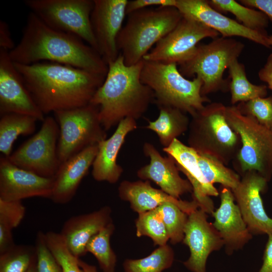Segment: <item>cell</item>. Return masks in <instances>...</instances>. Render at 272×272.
I'll return each mask as SVG.
<instances>
[{"label": "cell", "mask_w": 272, "mask_h": 272, "mask_svg": "<svg viewBox=\"0 0 272 272\" xmlns=\"http://www.w3.org/2000/svg\"><path fill=\"white\" fill-rule=\"evenodd\" d=\"M120 199L129 202L131 209L138 214L154 210L166 202L177 206L183 212L189 214L199 209L197 203L174 198L161 189L151 186L148 180L122 181L118 188Z\"/></svg>", "instance_id": "obj_24"}, {"label": "cell", "mask_w": 272, "mask_h": 272, "mask_svg": "<svg viewBox=\"0 0 272 272\" xmlns=\"http://www.w3.org/2000/svg\"><path fill=\"white\" fill-rule=\"evenodd\" d=\"M128 0H94L90 21L98 53L108 64L119 54L117 38L122 28Z\"/></svg>", "instance_id": "obj_14"}, {"label": "cell", "mask_w": 272, "mask_h": 272, "mask_svg": "<svg viewBox=\"0 0 272 272\" xmlns=\"http://www.w3.org/2000/svg\"><path fill=\"white\" fill-rule=\"evenodd\" d=\"M174 260V251L167 244L159 246L145 257L126 259L123 267L124 272H163L171 267Z\"/></svg>", "instance_id": "obj_30"}, {"label": "cell", "mask_w": 272, "mask_h": 272, "mask_svg": "<svg viewBox=\"0 0 272 272\" xmlns=\"http://www.w3.org/2000/svg\"><path fill=\"white\" fill-rule=\"evenodd\" d=\"M14 63L31 97L44 114L89 104L106 77L53 62Z\"/></svg>", "instance_id": "obj_1"}, {"label": "cell", "mask_w": 272, "mask_h": 272, "mask_svg": "<svg viewBox=\"0 0 272 272\" xmlns=\"http://www.w3.org/2000/svg\"><path fill=\"white\" fill-rule=\"evenodd\" d=\"M226 117L241 141L234 159L235 168L241 175L255 171L269 182L272 178V131L252 116L242 114L235 105L226 106Z\"/></svg>", "instance_id": "obj_8"}, {"label": "cell", "mask_w": 272, "mask_h": 272, "mask_svg": "<svg viewBox=\"0 0 272 272\" xmlns=\"http://www.w3.org/2000/svg\"><path fill=\"white\" fill-rule=\"evenodd\" d=\"M117 38V46L127 65L137 64L153 45L170 32L183 16L175 7L147 8L127 15Z\"/></svg>", "instance_id": "obj_4"}, {"label": "cell", "mask_w": 272, "mask_h": 272, "mask_svg": "<svg viewBox=\"0 0 272 272\" xmlns=\"http://www.w3.org/2000/svg\"><path fill=\"white\" fill-rule=\"evenodd\" d=\"M36 258L35 246L16 245L1 254L0 272H27Z\"/></svg>", "instance_id": "obj_34"}, {"label": "cell", "mask_w": 272, "mask_h": 272, "mask_svg": "<svg viewBox=\"0 0 272 272\" xmlns=\"http://www.w3.org/2000/svg\"><path fill=\"white\" fill-rule=\"evenodd\" d=\"M244 44L232 38L217 37L206 44L197 45L192 56L179 65V71L185 77H198L202 82L203 96L219 91L229 89V79L223 78L224 72L238 59Z\"/></svg>", "instance_id": "obj_7"}, {"label": "cell", "mask_w": 272, "mask_h": 272, "mask_svg": "<svg viewBox=\"0 0 272 272\" xmlns=\"http://www.w3.org/2000/svg\"><path fill=\"white\" fill-rule=\"evenodd\" d=\"M45 238L62 272H84L80 266L79 258L70 251L60 233L48 231L45 233Z\"/></svg>", "instance_id": "obj_35"}, {"label": "cell", "mask_w": 272, "mask_h": 272, "mask_svg": "<svg viewBox=\"0 0 272 272\" xmlns=\"http://www.w3.org/2000/svg\"><path fill=\"white\" fill-rule=\"evenodd\" d=\"M228 69L230 79L229 90L232 104L266 96L267 86L257 85L251 83L247 77L244 65L239 62L238 59L232 61Z\"/></svg>", "instance_id": "obj_28"}, {"label": "cell", "mask_w": 272, "mask_h": 272, "mask_svg": "<svg viewBox=\"0 0 272 272\" xmlns=\"http://www.w3.org/2000/svg\"><path fill=\"white\" fill-rule=\"evenodd\" d=\"M159 109L158 118L154 121H149L146 128L155 132L160 144L166 148L188 130L190 120L186 113L178 109L167 106L159 107Z\"/></svg>", "instance_id": "obj_26"}, {"label": "cell", "mask_w": 272, "mask_h": 272, "mask_svg": "<svg viewBox=\"0 0 272 272\" xmlns=\"http://www.w3.org/2000/svg\"><path fill=\"white\" fill-rule=\"evenodd\" d=\"M54 177L39 176L11 163L7 157H0V198L21 200L40 197L50 199Z\"/></svg>", "instance_id": "obj_18"}, {"label": "cell", "mask_w": 272, "mask_h": 272, "mask_svg": "<svg viewBox=\"0 0 272 272\" xmlns=\"http://www.w3.org/2000/svg\"><path fill=\"white\" fill-rule=\"evenodd\" d=\"M163 151L175 161L179 170L187 177L192 187V199L198 205L199 209L207 214L215 210L211 196H217L219 192L216 187L205 178L198 162V154L178 139Z\"/></svg>", "instance_id": "obj_19"}, {"label": "cell", "mask_w": 272, "mask_h": 272, "mask_svg": "<svg viewBox=\"0 0 272 272\" xmlns=\"http://www.w3.org/2000/svg\"><path fill=\"white\" fill-rule=\"evenodd\" d=\"M159 209L170 242L175 244L182 242L188 214L171 202L164 203Z\"/></svg>", "instance_id": "obj_36"}, {"label": "cell", "mask_w": 272, "mask_h": 272, "mask_svg": "<svg viewBox=\"0 0 272 272\" xmlns=\"http://www.w3.org/2000/svg\"><path fill=\"white\" fill-rule=\"evenodd\" d=\"M136 235L148 236L159 246L167 244L169 236L159 207L139 214L135 221Z\"/></svg>", "instance_id": "obj_33"}, {"label": "cell", "mask_w": 272, "mask_h": 272, "mask_svg": "<svg viewBox=\"0 0 272 272\" xmlns=\"http://www.w3.org/2000/svg\"><path fill=\"white\" fill-rule=\"evenodd\" d=\"M24 3L49 27L79 37L98 52L90 21L94 0H26Z\"/></svg>", "instance_id": "obj_10"}, {"label": "cell", "mask_w": 272, "mask_h": 272, "mask_svg": "<svg viewBox=\"0 0 272 272\" xmlns=\"http://www.w3.org/2000/svg\"><path fill=\"white\" fill-rule=\"evenodd\" d=\"M98 152V145L90 146L62 163L54 177L50 199L65 204L75 196Z\"/></svg>", "instance_id": "obj_23"}, {"label": "cell", "mask_w": 272, "mask_h": 272, "mask_svg": "<svg viewBox=\"0 0 272 272\" xmlns=\"http://www.w3.org/2000/svg\"><path fill=\"white\" fill-rule=\"evenodd\" d=\"M27 272H37L36 265L33 262Z\"/></svg>", "instance_id": "obj_47"}, {"label": "cell", "mask_w": 272, "mask_h": 272, "mask_svg": "<svg viewBox=\"0 0 272 272\" xmlns=\"http://www.w3.org/2000/svg\"><path fill=\"white\" fill-rule=\"evenodd\" d=\"M114 230L113 222L109 223L93 236L86 245V252L95 257L103 272H115L116 255L110 243Z\"/></svg>", "instance_id": "obj_31"}, {"label": "cell", "mask_w": 272, "mask_h": 272, "mask_svg": "<svg viewBox=\"0 0 272 272\" xmlns=\"http://www.w3.org/2000/svg\"><path fill=\"white\" fill-rule=\"evenodd\" d=\"M38 120L34 117L18 113H8L1 116L0 152L8 157L13 145L20 135L32 134Z\"/></svg>", "instance_id": "obj_27"}, {"label": "cell", "mask_w": 272, "mask_h": 272, "mask_svg": "<svg viewBox=\"0 0 272 272\" xmlns=\"http://www.w3.org/2000/svg\"><path fill=\"white\" fill-rule=\"evenodd\" d=\"M271 44H272V36H271Z\"/></svg>", "instance_id": "obj_48"}, {"label": "cell", "mask_w": 272, "mask_h": 272, "mask_svg": "<svg viewBox=\"0 0 272 272\" xmlns=\"http://www.w3.org/2000/svg\"><path fill=\"white\" fill-rule=\"evenodd\" d=\"M135 119L127 117L117 125L112 135L98 144V152L92 165V174L97 181L116 183L123 168L117 163V157L127 134L137 128Z\"/></svg>", "instance_id": "obj_22"}, {"label": "cell", "mask_w": 272, "mask_h": 272, "mask_svg": "<svg viewBox=\"0 0 272 272\" xmlns=\"http://www.w3.org/2000/svg\"><path fill=\"white\" fill-rule=\"evenodd\" d=\"M219 35L206 25L183 16L177 25L159 41L143 59L179 65L192 56L200 41L208 37L215 39Z\"/></svg>", "instance_id": "obj_12"}, {"label": "cell", "mask_w": 272, "mask_h": 272, "mask_svg": "<svg viewBox=\"0 0 272 272\" xmlns=\"http://www.w3.org/2000/svg\"><path fill=\"white\" fill-rule=\"evenodd\" d=\"M143 60L127 66L119 53L108 64V72L102 85L90 104L99 109L101 124L106 131L123 119L141 117L154 101L152 90L141 80Z\"/></svg>", "instance_id": "obj_3"}, {"label": "cell", "mask_w": 272, "mask_h": 272, "mask_svg": "<svg viewBox=\"0 0 272 272\" xmlns=\"http://www.w3.org/2000/svg\"><path fill=\"white\" fill-rule=\"evenodd\" d=\"M176 0H133L128 1L126 5V14L149 8L151 6L175 7Z\"/></svg>", "instance_id": "obj_40"}, {"label": "cell", "mask_w": 272, "mask_h": 272, "mask_svg": "<svg viewBox=\"0 0 272 272\" xmlns=\"http://www.w3.org/2000/svg\"><path fill=\"white\" fill-rule=\"evenodd\" d=\"M236 106L242 114L252 116L272 131V96L239 103Z\"/></svg>", "instance_id": "obj_37"}, {"label": "cell", "mask_w": 272, "mask_h": 272, "mask_svg": "<svg viewBox=\"0 0 272 272\" xmlns=\"http://www.w3.org/2000/svg\"><path fill=\"white\" fill-rule=\"evenodd\" d=\"M143 149L145 155L149 158L150 163L138 170L139 178L152 181L160 189L176 198L180 199L181 195L192 192L191 184L180 176L171 157H163L155 146L148 142L144 143Z\"/></svg>", "instance_id": "obj_21"}, {"label": "cell", "mask_w": 272, "mask_h": 272, "mask_svg": "<svg viewBox=\"0 0 272 272\" xmlns=\"http://www.w3.org/2000/svg\"><path fill=\"white\" fill-rule=\"evenodd\" d=\"M111 209L104 206L89 213L72 217L63 224L60 234L72 253L79 258L87 252L86 247L91 238L112 222Z\"/></svg>", "instance_id": "obj_25"}, {"label": "cell", "mask_w": 272, "mask_h": 272, "mask_svg": "<svg viewBox=\"0 0 272 272\" xmlns=\"http://www.w3.org/2000/svg\"><path fill=\"white\" fill-rule=\"evenodd\" d=\"M226 110L222 103L213 102L197 112L190 121L187 144L199 154L227 165L235 158L241 144L227 121Z\"/></svg>", "instance_id": "obj_6"}, {"label": "cell", "mask_w": 272, "mask_h": 272, "mask_svg": "<svg viewBox=\"0 0 272 272\" xmlns=\"http://www.w3.org/2000/svg\"><path fill=\"white\" fill-rule=\"evenodd\" d=\"M240 3L250 8H255L272 20V0H240Z\"/></svg>", "instance_id": "obj_42"}, {"label": "cell", "mask_w": 272, "mask_h": 272, "mask_svg": "<svg viewBox=\"0 0 272 272\" xmlns=\"http://www.w3.org/2000/svg\"><path fill=\"white\" fill-rule=\"evenodd\" d=\"M213 225L220 234L227 254L242 249L252 238L235 202L231 189L223 187L220 193V204L211 214Z\"/></svg>", "instance_id": "obj_20"}, {"label": "cell", "mask_w": 272, "mask_h": 272, "mask_svg": "<svg viewBox=\"0 0 272 272\" xmlns=\"http://www.w3.org/2000/svg\"><path fill=\"white\" fill-rule=\"evenodd\" d=\"M198 162L205 178L210 184L219 183L231 190L238 185L239 175L217 159L198 154Z\"/></svg>", "instance_id": "obj_32"}, {"label": "cell", "mask_w": 272, "mask_h": 272, "mask_svg": "<svg viewBox=\"0 0 272 272\" xmlns=\"http://www.w3.org/2000/svg\"><path fill=\"white\" fill-rule=\"evenodd\" d=\"M232 190L235 202L252 235H272V218L267 214L261 193L265 191L268 181L255 171H248Z\"/></svg>", "instance_id": "obj_13"}, {"label": "cell", "mask_w": 272, "mask_h": 272, "mask_svg": "<svg viewBox=\"0 0 272 272\" xmlns=\"http://www.w3.org/2000/svg\"><path fill=\"white\" fill-rule=\"evenodd\" d=\"M42 122L38 132L7 158L22 169L51 178L55 176L60 165L57 154L59 128L51 116L45 117Z\"/></svg>", "instance_id": "obj_11"}, {"label": "cell", "mask_w": 272, "mask_h": 272, "mask_svg": "<svg viewBox=\"0 0 272 272\" xmlns=\"http://www.w3.org/2000/svg\"><path fill=\"white\" fill-rule=\"evenodd\" d=\"M15 63L49 61L106 76L108 65L100 54L79 37L54 29L29 14L18 45L9 51Z\"/></svg>", "instance_id": "obj_2"}, {"label": "cell", "mask_w": 272, "mask_h": 272, "mask_svg": "<svg viewBox=\"0 0 272 272\" xmlns=\"http://www.w3.org/2000/svg\"><path fill=\"white\" fill-rule=\"evenodd\" d=\"M183 243L190 251L188 258L183 265L192 272H206L210 255L224 247L223 240L208 214L197 209L188 215L184 231Z\"/></svg>", "instance_id": "obj_15"}, {"label": "cell", "mask_w": 272, "mask_h": 272, "mask_svg": "<svg viewBox=\"0 0 272 272\" xmlns=\"http://www.w3.org/2000/svg\"><path fill=\"white\" fill-rule=\"evenodd\" d=\"M35 248L37 272H62L59 264L47 244L44 232H38Z\"/></svg>", "instance_id": "obj_38"}, {"label": "cell", "mask_w": 272, "mask_h": 272, "mask_svg": "<svg viewBox=\"0 0 272 272\" xmlns=\"http://www.w3.org/2000/svg\"><path fill=\"white\" fill-rule=\"evenodd\" d=\"M215 10L234 15L241 24L252 30L267 33L269 19L263 12L246 7L234 0H207Z\"/></svg>", "instance_id": "obj_29"}, {"label": "cell", "mask_w": 272, "mask_h": 272, "mask_svg": "<svg viewBox=\"0 0 272 272\" xmlns=\"http://www.w3.org/2000/svg\"><path fill=\"white\" fill-rule=\"evenodd\" d=\"M8 113L27 115L42 121L45 118L26 88L9 51L0 48V115Z\"/></svg>", "instance_id": "obj_16"}, {"label": "cell", "mask_w": 272, "mask_h": 272, "mask_svg": "<svg viewBox=\"0 0 272 272\" xmlns=\"http://www.w3.org/2000/svg\"><path fill=\"white\" fill-rule=\"evenodd\" d=\"M99 109L91 104L54 112L59 128L57 154L60 164L86 148L106 139Z\"/></svg>", "instance_id": "obj_9"}, {"label": "cell", "mask_w": 272, "mask_h": 272, "mask_svg": "<svg viewBox=\"0 0 272 272\" xmlns=\"http://www.w3.org/2000/svg\"><path fill=\"white\" fill-rule=\"evenodd\" d=\"M175 63H163L143 59L141 80L153 92L158 107H171L191 117L211 101L201 94L202 82L198 77L185 78Z\"/></svg>", "instance_id": "obj_5"}, {"label": "cell", "mask_w": 272, "mask_h": 272, "mask_svg": "<svg viewBox=\"0 0 272 272\" xmlns=\"http://www.w3.org/2000/svg\"><path fill=\"white\" fill-rule=\"evenodd\" d=\"M26 209L21 200H6L0 198V223L12 230L18 227L23 218Z\"/></svg>", "instance_id": "obj_39"}, {"label": "cell", "mask_w": 272, "mask_h": 272, "mask_svg": "<svg viewBox=\"0 0 272 272\" xmlns=\"http://www.w3.org/2000/svg\"><path fill=\"white\" fill-rule=\"evenodd\" d=\"M79 264L84 272H97L96 267L80 260H79Z\"/></svg>", "instance_id": "obj_46"}, {"label": "cell", "mask_w": 272, "mask_h": 272, "mask_svg": "<svg viewBox=\"0 0 272 272\" xmlns=\"http://www.w3.org/2000/svg\"><path fill=\"white\" fill-rule=\"evenodd\" d=\"M176 8L182 16L197 21L222 35L231 38L238 36L264 47L270 48L271 35L249 29L240 22L214 9L207 0H176Z\"/></svg>", "instance_id": "obj_17"}, {"label": "cell", "mask_w": 272, "mask_h": 272, "mask_svg": "<svg viewBox=\"0 0 272 272\" xmlns=\"http://www.w3.org/2000/svg\"><path fill=\"white\" fill-rule=\"evenodd\" d=\"M15 47L8 24L3 21H0V48L9 51Z\"/></svg>", "instance_id": "obj_43"}, {"label": "cell", "mask_w": 272, "mask_h": 272, "mask_svg": "<svg viewBox=\"0 0 272 272\" xmlns=\"http://www.w3.org/2000/svg\"><path fill=\"white\" fill-rule=\"evenodd\" d=\"M260 80L266 83L267 87L272 90V53L267 57L266 62L258 73Z\"/></svg>", "instance_id": "obj_45"}, {"label": "cell", "mask_w": 272, "mask_h": 272, "mask_svg": "<svg viewBox=\"0 0 272 272\" xmlns=\"http://www.w3.org/2000/svg\"><path fill=\"white\" fill-rule=\"evenodd\" d=\"M268 239L264 250L262 263L257 272H272V235Z\"/></svg>", "instance_id": "obj_44"}, {"label": "cell", "mask_w": 272, "mask_h": 272, "mask_svg": "<svg viewBox=\"0 0 272 272\" xmlns=\"http://www.w3.org/2000/svg\"><path fill=\"white\" fill-rule=\"evenodd\" d=\"M12 231L9 227L0 223V254L7 252L16 245Z\"/></svg>", "instance_id": "obj_41"}]
</instances>
